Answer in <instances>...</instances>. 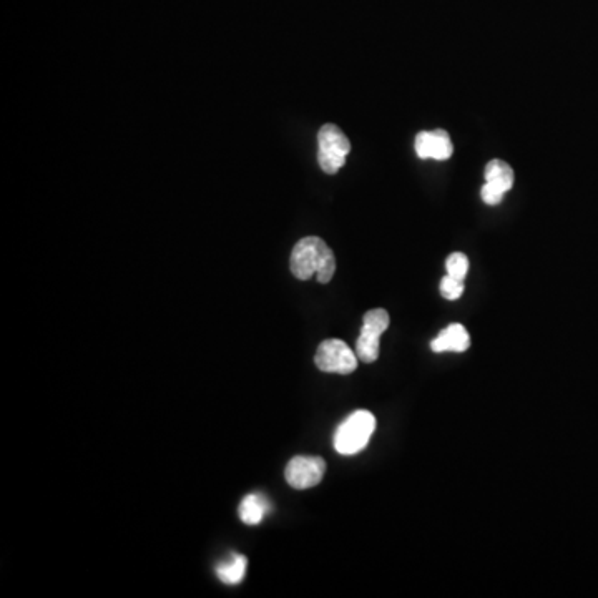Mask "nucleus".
<instances>
[{"mask_svg":"<svg viewBox=\"0 0 598 598\" xmlns=\"http://www.w3.org/2000/svg\"><path fill=\"white\" fill-rule=\"evenodd\" d=\"M291 273L298 280L318 278L321 285L333 280L336 271V258L331 248L318 236H308L296 243L291 253Z\"/></svg>","mask_w":598,"mask_h":598,"instance_id":"nucleus-1","label":"nucleus"},{"mask_svg":"<svg viewBox=\"0 0 598 598\" xmlns=\"http://www.w3.org/2000/svg\"><path fill=\"white\" fill-rule=\"evenodd\" d=\"M376 429V417L373 412L356 411L336 429L334 449L343 456H354L368 446L369 439Z\"/></svg>","mask_w":598,"mask_h":598,"instance_id":"nucleus-2","label":"nucleus"},{"mask_svg":"<svg viewBox=\"0 0 598 598\" xmlns=\"http://www.w3.org/2000/svg\"><path fill=\"white\" fill-rule=\"evenodd\" d=\"M318 162L324 173L334 175L346 163L351 152V142L341 128L333 123H326L318 132Z\"/></svg>","mask_w":598,"mask_h":598,"instance_id":"nucleus-3","label":"nucleus"},{"mask_svg":"<svg viewBox=\"0 0 598 598\" xmlns=\"http://www.w3.org/2000/svg\"><path fill=\"white\" fill-rule=\"evenodd\" d=\"M358 354L341 339H326L316 351V366L323 373L353 374L358 369Z\"/></svg>","mask_w":598,"mask_h":598,"instance_id":"nucleus-4","label":"nucleus"},{"mask_svg":"<svg viewBox=\"0 0 598 598\" xmlns=\"http://www.w3.org/2000/svg\"><path fill=\"white\" fill-rule=\"evenodd\" d=\"M389 328V314L386 309H371L364 314L363 328L356 343L359 361L371 364L379 358V339Z\"/></svg>","mask_w":598,"mask_h":598,"instance_id":"nucleus-5","label":"nucleus"},{"mask_svg":"<svg viewBox=\"0 0 598 598\" xmlns=\"http://www.w3.org/2000/svg\"><path fill=\"white\" fill-rule=\"evenodd\" d=\"M326 462L321 457L296 456L286 466V482L293 489H311L323 481Z\"/></svg>","mask_w":598,"mask_h":598,"instance_id":"nucleus-6","label":"nucleus"},{"mask_svg":"<svg viewBox=\"0 0 598 598\" xmlns=\"http://www.w3.org/2000/svg\"><path fill=\"white\" fill-rule=\"evenodd\" d=\"M452 147L451 137L446 130H432V132L417 133L416 153L422 160H447L451 158Z\"/></svg>","mask_w":598,"mask_h":598,"instance_id":"nucleus-7","label":"nucleus"},{"mask_svg":"<svg viewBox=\"0 0 598 598\" xmlns=\"http://www.w3.org/2000/svg\"><path fill=\"white\" fill-rule=\"evenodd\" d=\"M469 346H471V336L462 324L457 323L442 329L441 333L437 334V338L431 343L434 353H447V351L464 353L469 349Z\"/></svg>","mask_w":598,"mask_h":598,"instance_id":"nucleus-8","label":"nucleus"},{"mask_svg":"<svg viewBox=\"0 0 598 598\" xmlns=\"http://www.w3.org/2000/svg\"><path fill=\"white\" fill-rule=\"evenodd\" d=\"M268 510H270V504H268L265 497L260 496V494H251L241 502L238 514H240L243 524L258 525L261 520L265 519Z\"/></svg>","mask_w":598,"mask_h":598,"instance_id":"nucleus-9","label":"nucleus"},{"mask_svg":"<svg viewBox=\"0 0 598 598\" xmlns=\"http://www.w3.org/2000/svg\"><path fill=\"white\" fill-rule=\"evenodd\" d=\"M246 565H248V560H246L245 555L231 554L230 559L218 565L216 574H218L223 584H240L241 580L245 579Z\"/></svg>","mask_w":598,"mask_h":598,"instance_id":"nucleus-10","label":"nucleus"},{"mask_svg":"<svg viewBox=\"0 0 598 598\" xmlns=\"http://www.w3.org/2000/svg\"><path fill=\"white\" fill-rule=\"evenodd\" d=\"M486 182L494 183L497 187L502 188L505 193L509 192L510 188L514 187L515 177L514 170L510 168L509 163L504 160H491L486 165Z\"/></svg>","mask_w":598,"mask_h":598,"instance_id":"nucleus-11","label":"nucleus"},{"mask_svg":"<svg viewBox=\"0 0 598 598\" xmlns=\"http://www.w3.org/2000/svg\"><path fill=\"white\" fill-rule=\"evenodd\" d=\"M447 275L466 280L467 271H469V260L464 253H452L446 260Z\"/></svg>","mask_w":598,"mask_h":598,"instance_id":"nucleus-12","label":"nucleus"},{"mask_svg":"<svg viewBox=\"0 0 598 598\" xmlns=\"http://www.w3.org/2000/svg\"><path fill=\"white\" fill-rule=\"evenodd\" d=\"M464 293V280L446 275L441 280V295L449 301H456Z\"/></svg>","mask_w":598,"mask_h":598,"instance_id":"nucleus-13","label":"nucleus"},{"mask_svg":"<svg viewBox=\"0 0 598 598\" xmlns=\"http://www.w3.org/2000/svg\"><path fill=\"white\" fill-rule=\"evenodd\" d=\"M504 195V190L494 185V183L486 182L481 190L482 200L486 201L487 205H499L500 201L504 200Z\"/></svg>","mask_w":598,"mask_h":598,"instance_id":"nucleus-14","label":"nucleus"}]
</instances>
